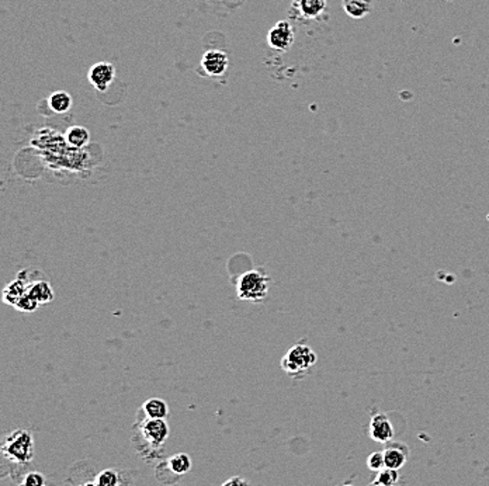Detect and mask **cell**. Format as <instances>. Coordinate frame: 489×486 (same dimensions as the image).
<instances>
[{
	"mask_svg": "<svg viewBox=\"0 0 489 486\" xmlns=\"http://www.w3.org/2000/svg\"><path fill=\"white\" fill-rule=\"evenodd\" d=\"M370 437L377 442H388L393 438V426L386 414L375 413L370 420Z\"/></svg>",
	"mask_w": 489,
	"mask_h": 486,
	"instance_id": "obj_8",
	"label": "cell"
},
{
	"mask_svg": "<svg viewBox=\"0 0 489 486\" xmlns=\"http://www.w3.org/2000/svg\"><path fill=\"white\" fill-rule=\"evenodd\" d=\"M38 306H39V303L28 292H25V295L17 302V305L14 308L21 310V312H34Z\"/></svg>",
	"mask_w": 489,
	"mask_h": 486,
	"instance_id": "obj_20",
	"label": "cell"
},
{
	"mask_svg": "<svg viewBox=\"0 0 489 486\" xmlns=\"http://www.w3.org/2000/svg\"><path fill=\"white\" fill-rule=\"evenodd\" d=\"M1 452L15 464H30L34 459V440L25 430H15L3 441Z\"/></svg>",
	"mask_w": 489,
	"mask_h": 486,
	"instance_id": "obj_3",
	"label": "cell"
},
{
	"mask_svg": "<svg viewBox=\"0 0 489 486\" xmlns=\"http://www.w3.org/2000/svg\"><path fill=\"white\" fill-rule=\"evenodd\" d=\"M343 486H353V485H350V483H346V485H343Z\"/></svg>",
	"mask_w": 489,
	"mask_h": 486,
	"instance_id": "obj_25",
	"label": "cell"
},
{
	"mask_svg": "<svg viewBox=\"0 0 489 486\" xmlns=\"http://www.w3.org/2000/svg\"><path fill=\"white\" fill-rule=\"evenodd\" d=\"M326 0H292L291 10L305 20H318L326 11Z\"/></svg>",
	"mask_w": 489,
	"mask_h": 486,
	"instance_id": "obj_9",
	"label": "cell"
},
{
	"mask_svg": "<svg viewBox=\"0 0 489 486\" xmlns=\"http://www.w3.org/2000/svg\"><path fill=\"white\" fill-rule=\"evenodd\" d=\"M80 486H97V485H96V482H86V483H83Z\"/></svg>",
	"mask_w": 489,
	"mask_h": 486,
	"instance_id": "obj_24",
	"label": "cell"
},
{
	"mask_svg": "<svg viewBox=\"0 0 489 486\" xmlns=\"http://www.w3.org/2000/svg\"><path fill=\"white\" fill-rule=\"evenodd\" d=\"M118 473L114 469H104L96 476V485L97 486H117L118 485Z\"/></svg>",
	"mask_w": 489,
	"mask_h": 486,
	"instance_id": "obj_19",
	"label": "cell"
},
{
	"mask_svg": "<svg viewBox=\"0 0 489 486\" xmlns=\"http://www.w3.org/2000/svg\"><path fill=\"white\" fill-rule=\"evenodd\" d=\"M87 79H89L90 84L97 91L103 93L114 81V79H115V67L110 62H97V63H94L90 67V70L87 73Z\"/></svg>",
	"mask_w": 489,
	"mask_h": 486,
	"instance_id": "obj_6",
	"label": "cell"
},
{
	"mask_svg": "<svg viewBox=\"0 0 489 486\" xmlns=\"http://www.w3.org/2000/svg\"><path fill=\"white\" fill-rule=\"evenodd\" d=\"M344 13L351 18H363L372 10V0H341Z\"/></svg>",
	"mask_w": 489,
	"mask_h": 486,
	"instance_id": "obj_14",
	"label": "cell"
},
{
	"mask_svg": "<svg viewBox=\"0 0 489 486\" xmlns=\"http://www.w3.org/2000/svg\"><path fill=\"white\" fill-rule=\"evenodd\" d=\"M367 466L371 471H377L379 472L381 469L385 468V461H384V452H372L368 455L367 458Z\"/></svg>",
	"mask_w": 489,
	"mask_h": 486,
	"instance_id": "obj_22",
	"label": "cell"
},
{
	"mask_svg": "<svg viewBox=\"0 0 489 486\" xmlns=\"http://www.w3.org/2000/svg\"><path fill=\"white\" fill-rule=\"evenodd\" d=\"M294 29L289 21H277L267 32V44L275 51H287L294 44Z\"/></svg>",
	"mask_w": 489,
	"mask_h": 486,
	"instance_id": "obj_4",
	"label": "cell"
},
{
	"mask_svg": "<svg viewBox=\"0 0 489 486\" xmlns=\"http://www.w3.org/2000/svg\"><path fill=\"white\" fill-rule=\"evenodd\" d=\"M271 278L263 268L243 272L236 281V296L240 301L261 302L268 295Z\"/></svg>",
	"mask_w": 489,
	"mask_h": 486,
	"instance_id": "obj_1",
	"label": "cell"
},
{
	"mask_svg": "<svg viewBox=\"0 0 489 486\" xmlns=\"http://www.w3.org/2000/svg\"><path fill=\"white\" fill-rule=\"evenodd\" d=\"M384 461H385V468H391V469L402 468L403 464L406 462L405 448L399 444L393 447H388L384 451Z\"/></svg>",
	"mask_w": 489,
	"mask_h": 486,
	"instance_id": "obj_15",
	"label": "cell"
},
{
	"mask_svg": "<svg viewBox=\"0 0 489 486\" xmlns=\"http://www.w3.org/2000/svg\"><path fill=\"white\" fill-rule=\"evenodd\" d=\"M142 410L148 419H166L169 416V406L160 398H150L145 400Z\"/></svg>",
	"mask_w": 489,
	"mask_h": 486,
	"instance_id": "obj_13",
	"label": "cell"
},
{
	"mask_svg": "<svg viewBox=\"0 0 489 486\" xmlns=\"http://www.w3.org/2000/svg\"><path fill=\"white\" fill-rule=\"evenodd\" d=\"M221 486H250L249 482L240 476H232L226 482H223Z\"/></svg>",
	"mask_w": 489,
	"mask_h": 486,
	"instance_id": "obj_23",
	"label": "cell"
},
{
	"mask_svg": "<svg viewBox=\"0 0 489 486\" xmlns=\"http://www.w3.org/2000/svg\"><path fill=\"white\" fill-rule=\"evenodd\" d=\"M318 357L315 351L305 343L294 344L281 358L280 365L285 374L294 379L304 378L315 365Z\"/></svg>",
	"mask_w": 489,
	"mask_h": 486,
	"instance_id": "obj_2",
	"label": "cell"
},
{
	"mask_svg": "<svg viewBox=\"0 0 489 486\" xmlns=\"http://www.w3.org/2000/svg\"><path fill=\"white\" fill-rule=\"evenodd\" d=\"M46 479L41 472H28L22 482L21 486H45Z\"/></svg>",
	"mask_w": 489,
	"mask_h": 486,
	"instance_id": "obj_21",
	"label": "cell"
},
{
	"mask_svg": "<svg viewBox=\"0 0 489 486\" xmlns=\"http://www.w3.org/2000/svg\"><path fill=\"white\" fill-rule=\"evenodd\" d=\"M229 59L226 52L219 49H209L201 58V69L207 76H222L228 70Z\"/></svg>",
	"mask_w": 489,
	"mask_h": 486,
	"instance_id": "obj_7",
	"label": "cell"
},
{
	"mask_svg": "<svg viewBox=\"0 0 489 486\" xmlns=\"http://www.w3.org/2000/svg\"><path fill=\"white\" fill-rule=\"evenodd\" d=\"M191 458L185 454V452H178V454H174L169 458L167 461V466L169 469L176 473V475H184L187 473L190 469H191Z\"/></svg>",
	"mask_w": 489,
	"mask_h": 486,
	"instance_id": "obj_17",
	"label": "cell"
},
{
	"mask_svg": "<svg viewBox=\"0 0 489 486\" xmlns=\"http://www.w3.org/2000/svg\"><path fill=\"white\" fill-rule=\"evenodd\" d=\"M27 292L39 303V305H44V303H48L53 299V291H52V287L48 281L45 280H38V281H34L28 285V289Z\"/></svg>",
	"mask_w": 489,
	"mask_h": 486,
	"instance_id": "obj_12",
	"label": "cell"
},
{
	"mask_svg": "<svg viewBox=\"0 0 489 486\" xmlns=\"http://www.w3.org/2000/svg\"><path fill=\"white\" fill-rule=\"evenodd\" d=\"M399 482V473L398 469L384 468L378 472L374 485L375 486H396Z\"/></svg>",
	"mask_w": 489,
	"mask_h": 486,
	"instance_id": "obj_18",
	"label": "cell"
},
{
	"mask_svg": "<svg viewBox=\"0 0 489 486\" xmlns=\"http://www.w3.org/2000/svg\"><path fill=\"white\" fill-rule=\"evenodd\" d=\"M28 285L30 284L25 280H22V277L18 274V277L10 284H7V287L3 289V301L7 305L15 306L17 302L25 295Z\"/></svg>",
	"mask_w": 489,
	"mask_h": 486,
	"instance_id": "obj_10",
	"label": "cell"
},
{
	"mask_svg": "<svg viewBox=\"0 0 489 486\" xmlns=\"http://www.w3.org/2000/svg\"><path fill=\"white\" fill-rule=\"evenodd\" d=\"M65 142L73 149H82L90 142V132L82 125H73L66 129Z\"/></svg>",
	"mask_w": 489,
	"mask_h": 486,
	"instance_id": "obj_11",
	"label": "cell"
},
{
	"mask_svg": "<svg viewBox=\"0 0 489 486\" xmlns=\"http://www.w3.org/2000/svg\"><path fill=\"white\" fill-rule=\"evenodd\" d=\"M143 438L153 447H160L169 437V426L166 419H145L141 424Z\"/></svg>",
	"mask_w": 489,
	"mask_h": 486,
	"instance_id": "obj_5",
	"label": "cell"
},
{
	"mask_svg": "<svg viewBox=\"0 0 489 486\" xmlns=\"http://www.w3.org/2000/svg\"><path fill=\"white\" fill-rule=\"evenodd\" d=\"M48 104L51 107V110L56 114H63L67 112L72 107V97L69 93L66 91H53L49 98H48Z\"/></svg>",
	"mask_w": 489,
	"mask_h": 486,
	"instance_id": "obj_16",
	"label": "cell"
}]
</instances>
